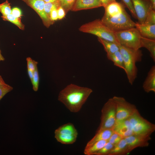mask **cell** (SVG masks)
I'll use <instances>...</instances> for the list:
<instances>
[{
    "instance_id": "52a82bcc",
    "label": "cell",
    "mask_w": 155,
    "mask_h": 155,
    "mask_svg": "<svg viewBox=\"0 0 155 155\" xmlns=\"http://www.w3.org/2000/svg\"><path fill=\"white\" fill-rule=\"evenodd\" d=\"M128 119L133 135H151L155 130V125L142 117L138 110Z\"/></svg>"
},
{
    "instance_id": "5b68a950",
    "label": "cell",
    "mask_w": 155,
    "mask_h": 155,
    "mask_svg": "<svg viewBox=\"0 0 155 155\" xmlns=\"http://www.w3.org/2000/svg\"><path fill=\"white\" fill-rule=\"evenodd\" d=\"M115 36L119 44L134 49H140L141 35L136 28L115 32Z\"/></svg>"
},
{
    "instance_id": "7bdbcfd3",
    "label": "cell",
    "mask_w": 155,
    "mask_h": 155,
    "mask_svg": "<svg viewBox=\"0 0 155 155\" xmlns=\"http://www.w3.org/2000/svg\"><path fill=\"white\" fill-rule=\"evenodd\" d=\"M152 4L154 8L155 9V0H149Z\"/></svg>"
},
{
    "instance_id": "d6986e66",
    "label": "cell",
    "mask_w": 155,
    "mask_h": 155,
    "mask_svg": "<svg viewBox=\"0 0 155 155\" xmlns=\"http://www.w3.org/2000/svg\"><path fill=\"white\" fill-rule=\"evenodd\" d=\"M55 133H58L66 136H77L78 133L73 125L68 123L59 127L55 131Z\"/></svg>"
},
{
    "instance_id": "9c48e42d",
    "label": "cell",
    "mask_w": 155,
    "mask_h": 155,
    "mask_svg": "<svg viewBox=\"0 0 155 155\" xmlns=\"http://www.w3.org/2000/svg\"><path fill=\"white\" fill-rule=\"evenodd\" d=\"M138 22L144 24L148 13L154 9L149 0H131Z\"/></svg>"
},
{
    "instance_id": "b9f144b4",
    "label": "cell",
    "mask_w": 155,
    "mask_h": 155,
    "mask_svg": "<svg viewBox=\"0 0 155 155\" xmlns=\"http://www.w3.org/2000/svg\"><path fill=\"white\" fill-rule=\"evenodd\" d=\"M5 59L2 56L1 54V51L0 49V61H4Z\"/></svg>"
},
{
    "instance_id": "5bb4252c",
    "label": "cell",
    "mask_w": 155,
    "mask_h": 155,
    "mask_svg": "<svg viewBox=\"0 0 155 155\" xmlns=\"http://www.w3.org/2000/svg\"><path fill=\"white\" fill-rule=\"evenodd\" d=\"M113 130L123 138L133 135L128 118L116 122Z\"/></svg>"
},
{
    "instance_id": "f1b7e54d",
    "label": "cell",
    "mask_w": 155,
    "mask_h": 155,
    "mask_svg": "<svg viewBox=\"0 0 155 155\" xmlns=\"http://www.w3.org/2000/svg\"><path fill=\"white\" fill-rule=\"evenodd\" d=\"M114 146V145L107 141L104 147L94 155H108Z\"/></svg>"
},
{
    "instance_id": "83f0119b",
    "label": "cell",
    "mask_w": 155,
    "mask_h": 155,
    "mask_svg": "<svg viewBox=\"0 0 155 155\" xmlns=\"http://www.w3.org/2000/svg\"><path fill=\"white\" fill-rule=\"evenodd\" d=\"M60 5L64 9L66 13L71 10L76 0H58Z\"/></svg>"
},
{
    "instance_id": "8d00e7d4",
    "label": "cell",
    "mask_w": 155,
    "mask_h": 155,
    "mask_svg": "<svg viewBox=\"0 0 155 155\" xmlns=\"http://www.w3.org/2000/svg\"><path fill=\"white\" fill-rule=\"evenodd\" d=\"M11 14L18 18H20L22 15L21 10L18 7H14L11 9Z\"/></svg>"
},
{
    "instance_id": "7402d4cb",
    "label": "cell",
    "mask_w": 155,
    "mask_h": 155,
    "mask_svg": "<svg viewBox=\"0 0 155 155\" xmlns=\"http://www.w3.org/2000/svg\"><path fill=\"white\" fill-rule=\"evenodd\" d=\"M107 59L113 62L115 65L124 70L123 58L119 51L113 53L107 54Z\"/></svg>"
},
{
    "instance_id": "ab89813d",
    "label": "cell",
    "mask_w": 155,
    "mask_h": 155,
    "mask_svg": "<svg viewBox=\"0 0 155 155\" xmlns=\"http://www.w3.org/2000/svg\"><path fill=\"white\" fill-rule=\"evenodd\" d=\"M28 73L31 80V82H32L34 75V71H33L29 69H28Z\"/></svg>"
},
{
    "instance_id": "f35d334b",
    "label": "cell",
    "mask_w": 155,
    "mask_h": 155,
    "mask_svg": "<svg viewBox=\"0 0 155 155\" xmlns=\"http://www.w3.org/2000/svg\"><path fill=\"white\" fill-rule=\"evenodd\" d=\"M104 8L111 3L116 1V0H98Z\"/></svg>"
},
{
    "instance_id": "74e56055",
    "label": "cell",
    "mask_w": 155,
    "mask_h": 155,
    "mask_svg": "<svg viewBox=\"0 0 155 155\" xmlns=\"http://www.w3.org/2000/svg\"><path fill=\"white\" fill-rule=\"evenodd\" d=\"M58 19L61 20L65 16L66 12L63 8L61 6L57 9Z\"/></svg>"
},
{
    "instance_id": "6da1fadb",
    "label": "cell",
    "mask_w": 155,
    "mask_h": 155,
    "mask_svg": "<svg viewBox=\"0 0 155 155\" xmlns=\"http://www.w3.org/2000/svg\"><path fill=\"white\" fill-rule=\"evenodd\" d=\"M92 92L89 88L71 84L60 91L58 100L71 112L77 113Z\"/></svg>"
},
{
    "instance_id": "7a4b0ae2",
    "label": "cell",
    "mask_w": 155,
    "mask_h": 155,
    "mask_svg": "<svg viewBox=\"0 0 155 155\" xmlns=\"http://www.w3.org/2000/svg\"><path fill=\"white\" fill-rule=\"evenodd\" d=\"M119 51L122 55L125 71L129 83L133 84L137 77V62L142 60L143 54L140 49H134L118 44Z\"/></svg>"
},
{
    "instance_id": "e575fe53",
    "label": "cell",
    "mask_w": 155,
    "mask_h": 155,
    "mask_svg": "<svg viewBox=\"0 0 155 155\" xmlns=\"http://www.w3.org/2000/svg\"><path fill=\"white\" fill-rule=\"evenodd\" d=\"M13 88L8 84H6L0 88V100L7 93L11 91Z\"/></svg>"
},
{
    "instance_id": "ac0fdd59",
    "label": "cell",
    "mask_w": 155,
    "mask_h": 155,
    "mask_svg": "<svg viewBox=\"0 0 155 155\" xmlns=\"http://www.w3.org/2000/svg\"><path fill=\"white\" fill-rule=\"evenodd\" d=\"M129 153L127 142L125 138H123L114 145L108 155H124Z\"/></svg>"
},
{
    "instance_id": "d590c367",
    "label": "cell",
    "mask_w": 155,
    "mask_h": 155,
    "mask_svg": "<svg viewBox=\"0 0 155 155\" xmlns=\"http://www.w3.org/2000/svg\"><path fill=\"white\" fill-rule=\"evenodd\" d=\"M58 8H55L51 11L50 15V19L53 22L56 21L58 19L57 9Z\"/></svg>"
},
{
    "instance_id": "7c38bea8",
    "label": "cell",
    "mask_w": 155,
    "mask_h": 155,
    "mask_svg": "<svg viewBox=\"0 0 155 155\" xmlns=\"http://www.w3.org/2000/svg\"><path fill=\"white\" fill-rule=\"evenodd\" d=\"M98 0H76L71 10L77 11L102 7Z\"/></svg>"
},
{
    "instance_id": "e0dca14e",
    "label": "cell",
    "mask_w": 155,
    "mask_h": 155,
    "mask_svg": "<svg viewBox=\"0 0 155 155\" xmlns=\"http://www.w3.org/2000/svg\"><path fill=\"white\" fill-rule=\"evenodd\" d=\"M114 132L113 129H106L96 132L94 136L87 143L85 147L91 146L94 143L101 140L108 141Z\"/></svg>"
},
{
    "instance_id": "484cf974",
    "label": "cell",
    "mask_w": 155,
    "mask_h": 155,
    "mask_svg": "<svg viewBox=\"0 0 155 155\" xmlns=\"http://www.w3.org/2000/svg\"><path fill=\"white\" fill-rule=\"evenodd\" d=\"M60 6L58 0L53 2L45 3L44 7V11L49 19L50 14L51 10L54 8H58Z\"/></svg>"
},
{
    "instance_id": "1f68e13d",
    "label": "cell",
    "mask_w": 155,
    "mask_h": 155,
    "mask_svg": "<svg viewBox=\"0 0 155 155\" xmlns=\"http://www.w3.org/2000/svg\"><path fill=\"white\" fill-rule=\"evenodd\" d=\"M123 138L120 134L114 131L108 141L114 145L119 142Z\"/></svg>"
},
{
    "instance_id": "ee69618b",
    "label": "cell",
    "mask_w": 155,
    "mask_h": 155,
    "mask_svg": "<svg viewBox=\"0 0 155 155\" xmlns=\"http://www.w3.org/2000/svg\"><path fill=\"white\" fill-rule=\"evenodd\" d=\"M45 3L53 2L57 0H42Z\"/></svg>"
},
{
    "instance_id": "3957f363",
    "label": "cell",
    "mask_w": 155,
    "mask_h": 155,
    "mask_svg": "<svg viewBox=\"0 0 155 155\" xmlns=\"http://www.w3.org/2000/svg\"><path fill=\"white\" fill-rule=\"evenodd\" d=\"M79 30L83 32L94 35L98 38L119 44L115 36V32L106 26L100 19L82 25Z\"/></svg>"
},
{
    "instance_id": "f546056e",
    "label": "cell",
    "mask_w": 155,
    "mask_h": 155,
    "mask_svg": "<svg viewBox=\"0 0 155 155\" xmlns=\"http://www.w3.org/2000/svg\"><path fill=\"white\" fill-rule=\"evenodd\" d=\"M39 80V75L38 68H37L34 71L33 77L31 82L33 89L34 91L36 92L38 90Z\"/></svg>"
},
{
    "instance_id": "4316f807",
    "label": "cell",
    "mask_w": 155,
    "mask_h": 155,
    "mask_svg": "<svg viewBox=\"0 0 155 155\" xmlns=\"http://www.w3.org/2000/svg\"><path fill=\"white\" fill-rule=\"evenodd\" d=\"M11 9L10 3L7 0L0 4V12L3 16H6L11 14Z\"/></svg>"
},
{
    "instance_id": "8992f818",
    "label": "cell",
    "mask_w": 155,
    "mask_h": 155,
    "mask_svg": "<svg viewBox=\"0 0 155 155\" xmlns=\"http://www.w3.org/2000/svg\"><path fill=\"white\" fill-rule=\"evenodd\" d=\"M116 114L115 102L113 98H110L102 108L100 123L96 131L106 129L113 130L116 122Z\"/></svg>"
},
{
    "instance_id": "ba28073f",
    "label": "cell",
    "mask_w": 155,
    "mask_h": 155,
    "mask_svg": "<svg viewBox=\"0 0 155 155\" xmlns=\"http://www.w3.org/2000/svg\"><path fill=\"white\" fill-rule=\"evenodd\" d=\"M113 98L116 104V122L128 118L137 110L135 105L123 97L114 96Z\"/></svg>"
},
{
    "instance_id": "4dcf8cb0",
    "label": "cell",
    "mask_w": 155,
    "mask_h": 155,
    "mask_svg": "<svg viewBox=\"0 0 155 155\" xmlns=\"http://www.w3.org/2000/svg\"><path fill=\"white\" fill-rule=\"evenodd\" d=\"M144 23L149 24H155V9H152L148 13Z\"/></svg>"
},
{
    "instance_id": "277c9868",
    "label": "cell",
    "mask_w": 155,
    "mask_h": 155,
    "mask_svg": "<svg viewBox=\"0 0 155 155\" xmlns=\"http://www.w3.org/2000/svg\"><path fill=\"white\" fill-rule=\"evenodd\" d=\"M102 22L114 32L135 27V22L131 19L125 10L121 14L112 17L104 15Z\"/></svg>"
},
{
    "instance_id": "9a60e30c",
    "label": "cell",
    "mask_w": 155,
    "mask_h": 155,
    "mask_svg": "<svg viewBox=\"0 0 155 155\" xmlns=\"http://www.w3.org/2000/svg\"><path fill=\"white\" fill-rule=\"evenodd\" d=\"M144 91L147 93L155 92V66L152 67L143 84Z\"/></svg>"
},
{
    "instance_id": "d4e9b609",
    "label": "cell",
    "mask_w": 155,
    "mask_h": 155,
    "mask_svg": "<svg viewBox=\"0 0 155 155\" xmlns=\"http://www.w3.org/2000/svg\"><path fill=\"white\" fill-rule=\"evenodd\" d=\"M1 17L3 20L11 22L17 26L20 29L22 30H24L25 26L21 22L20 18L15 17L11 13L6 16H2Z\"/></svg>"
},
{
    "instance_id": "cb8c5ba5",
    "label": "cell",
    "mask_w": 155,
    "mask_h": 155,
    "mask_svg": "<svg viewBox=\"0 0 155 155\" xmlns=\"http://www.w3.org/2000/svg\"><path fill=\"white\" fill-rule=\"evenodd\" d=\"M55 137L59 142L64 144H70L76 141L77 136H66L62 134L55 133Z\"/></svg>"
},
{
    "instance_id": "ffe728a7",
    "label": "cell",
    "mask_w": 155,
    "mask_h": 155,
    "mask_svg": "<svg viewBox=\"0 0 155 155\" xmlns=\"http://www.w3.org/2000/svg\"><path fill=\"white\" fill-rule=\"evenodd\" d=\"M141 47L146 49L150 52V56L153 61H155V40L150 39L141 36Z\"/></svg>"
},
{
    "instance_id": "d6a6232c",
    "label": "cell",
    "mask_w": 155,
    "mask_h": 155,
    "mask_svg": "<svg viewBox=\"0 0 155 155\" xmlns=\"http://www.w3.org/2000/svg\"><path fill=\"white\" fill-rule=\"evenodd\" d=\"M26 60L27 62L28 69L34 71L37 68V65L38 64L37 62L33 60L30 57H27Z\"/></svg>"
},
{
    "instance_id": "30bf717a",
    "label": "cell",
    "mask_w": 155,
    "mask_h": 155,
    "mask_svg": "<svg viewBox=\"0 0 155 155\" xmlns=\"http://www.w3.org/2000/svg\"><path fill=\"white\" fill-rule=\"evenodd\" d=\"M33 9L39 16L44 26L49 28L53 23L44 11L45 2L42 0H22Z\"/></svg>"
},
{
    "instance_id": "4fadbf2b",
    "label": "cell",
    "mask_w": 155,
    "mask_h": 155,
    "mask_svg": "<svg viewBox=\"0 0 155 155\" xmlns=\"http://www.w3.org/2000/svg\"><path fill=\"white\" fill-rule=\"evenodd\" d=\"M135 27L141 36L155 40V24H140L136 22L135 23Z\"/></svg>"
},
{
    "instance_id": "60d3db41",
    "label": "cell",
    "mask_w": 155,
    "mask_h": 155,
    "mask_svg": "<svg viewBox=\"0 0 155 155\" xmlns=\"http://www.w3.org/2000/svg\"><path fill=\"white\" fill-rule=\"evenodd\" d=\"M6 84L2 76L0 75V88L5 85Z\"/></svg>"
},
{
    "instance_id": "44dd1931",
    "label": "cell",
    "mask_w": 155,
    "mask_h": 155,
    "mask_svg": "<svg viewBox=\"0 0 155 155\" xmlns=\"http://www.w3.org/2000/svg\"><path fill=\"white\" fill-rule=\"evenodd\" d=\"M98 40L103 46L107 54L113 53L119 51V44L98 38Z\"/></svg>"
},
{
    "instance_id": "836d02e7",
    "label": "cell",
    "mask_w": 155,
    "mask_h": 155,
    "mask_svg": "<svg viewBox=\"0 0 155 155\" xmlns=\"http://www.w3.org/2000/svg\"><path fill=\"white\" fill-rule=\"evenodd\" d=\"M125 5L130 12L133 17L137 19L135 11L134 10L131 0H122Z\"/></svg>"
},
{
    "instance_id": "2e32d148",
    "label": "cell",
    "mask_w": 155,
    "mask_h": 155,
    "mask_svg": "<svg viewBox=\"0 0 155 155\" xmlns=\"http://www.w3.org/2000/svg\"><path fill=\"white\" fill-rule=\"evenodd\" d=\"M104 9V15L110 17L120 14L125 10L124 6L121 3L116 1L107 5Z\"/></svg>"
},
{
    "instance_id": "603a6c76",
    "label": "cell",
    "mask_w": 155,
    "mask_h": 155,
    "mask_svg": "<svg viewBox=\"0 0 155 155\" xmlns=\"http://www.w3.org/2000/svg\"><path fill=\"white\" fill-rule=\"evenodd\" d=\"M105 140H101L97 141L91 146L85 147L84 154L86 155H94V154L100 150L107 142Z\"/></svg>"
},
{
    "instance_id": "8fae6325",
    "label": "cell",
    "mask_w": 155,
    "mask_h": 155,
    "mask_svg": "<svg viewBox=\"0 0 155 155\" xmlns=\"http://www.w3.org/2000/svg\"><path fill=\"white\" fill-rule=\"evenodd\" d=\"M127 142L129 152L137 147H148L150 135H133L124 138Z\"/></svg>"
}]
</instances>
